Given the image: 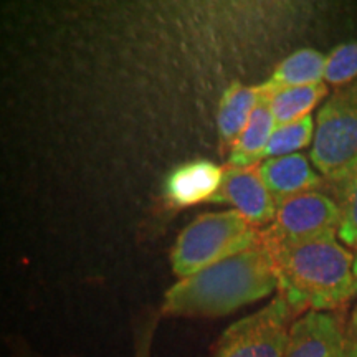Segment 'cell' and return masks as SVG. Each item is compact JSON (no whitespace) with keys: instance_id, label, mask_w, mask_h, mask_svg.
<instances>
[{"instance_id":"cell-11","label":"cell","mask_w":357,"mask_h":357,"mask_svg":"<svg viewBox=\"0 0 357 357\" xmlns=\"http://www.w3.org/2000/svg\"><path fill=\"white\" fill-rule=\"evenodd\" d=\"M258 100H260L258 86H245V84L235 82L225 89L217 113L222 151L230 153L240 134L247 128Z\"/></svg>"},{"instance_id":"cell-3","label":"cell","mask_w":357,"mask_h":357,"mask_svg":"<svg viewBox=\"0 0 357 357\" xmlns=\"http://www.w3.org/2000/svg\"><path fill=\"white\" fill-rule=\"evenodd\" d=\"M261 242V230L235 208L202 213L177 236L171 266L178 280L247 252Z\"/></svg>"},{"instance_id":"cell-6","label":"cell","mask_w":357,"mask_h":357,"mask_svg":"<svg viewBox=\"0 0 357 357\" xmlns=\"http://www.w3.org/2000/svg\"><path fill=\"white\" fill-rule=\"evenodd\" d=\"M341 220L336 199L318 190L305 192L278 204L275 220L261 229V238L268 248L336 238Z\"/></svg>"},{"instance_id":"cell-13","label":"cell","mask_w":357,"mask_h":357,"mask_svg":"<svg viewBox=\"0 0 357 357\" xmlns=\"http://www.w3.org/2000/svg\"><path fill=\"white\" fill-rule=\"evenodd\" d=\"M275 128L276 123L270 111L266 96H263L260 93V100H258L255 109H253L247 128L243 129V132L240 134V137L229 153L230 166L247 167L260 164Z\"/></svg>"},{"instance_id":"cell-7","label":"cell","mask_w":357,"mask_h":357,"mask_svg":"<svg viewBox=\"0 0 357 357\" xmlns=\"http://www.w3.org/2000/svg\"><path fill=\"white\" fill-rule=\"evenodd\" d=\"M284 357H357V339L337 311H310L294 321Z\"/></svg>"},{"instance_id":"cell-10","label":"cell","mask_w":357,"mask_h":357,"mask_svg":"<svg viewBox=\"0 0 357 357\" xmlns=\"http://www.w3.org/2000/svg\"><path fill=\"white\" fill-rule=\"evenodd\" d=\"M260 174L276 202L293 195L312 192L323 184V177L312 169L305 154L296 153L260 162Z\"/></svg>"},{"instance_id":"cell-18","label":"cell","mask_w":357,"mask_h":357,"mask_svg":"<svg viewBox=\"0 0 357 357\" xmlns=\"http://www.w3.org/2000/svg\"><path fill=\"white\" fill-rule=\"evenodd\" d=\"M158 318L153 316L144 324L136 329V357H151V346H153V336Z\"/></svg>"},{"instance_id":"cell-2","label":"cell","mask_w":357,"mask_h":357,"mask_svg":"<svg viewBox=\"0 0 357 357\" xmlns=\"http://www.w3.org/2000/svg\"><path fill=\"white\" fill-rule=\"evenodd\" d=\"M278 276V293L303 316L337 311L354 294V255L336 238L270 248Z\"/></svg>"},{"instance_id":"cell-15","label":"cell","mask_w":357,"mask_h":357,"mask_svg":"<svg viewBox=\"0 0 357 357\" xmlns=\"http://www.w3.org/2000/svg\"><path fill=\"white\" fill-rule=\"evenodd\" d=\"M314 128L316 123L312 121L311 116L301 119V121L284 124V126H276L266 144L263 160L296 154L298 151L305 149L312 137H314Z\"/></svg>"},{"instance_id":"cell-16","label":"cell","mask_w":357,"mask_h":357,"mask_svg":"<svg viewBox=\"0 0 357 357\" xmlns=\"http://www.w3.org/2000/svg\"><path fill=\"white\" fill-rule=\"evenodd\" d=\"M336 202L341 208L342 217L339 238L347 247L357 250V169L344 182L336 185Z\"/></svg>"},{"instance_id":"cell-14","label":"cell","mask_w":357,"mask_h":357,"mask_svg":"<svg viewBox=\"0 0 357 357\" xmlns=\"http://www.w3.org/2000/svg\"><path fill=\"white\" fill-rule=\"evenodd\" d=\"M328 86L326 83L310 84V86L288 88L271 93L266 96L270 111L273 114L276 126L291 124L311 116L310 113L318 106L323 98L328 96Z\"/></svg>"},{"instance_id":"cell-20","label":"cell","mask_w":357,"mask_h":357,"mask_svg":"<svg viewBox=\"0 0 357 357\" xmlns=\"http://www.w3.org/2000/svg\"><path fill=\"white\" fill-rule=\"evenodd\" d=\"M352 273H354V294L357 296V252L354 253V265H352Z\"/></svg>"},{"instance_id":"cell-9","label":"cell","mask_w":357,"mask_h":357,"mask_svg":"<svg viewBox=\"0 0 357 357\" xmlns=\"http://www.w3.org/2000/svg\"><path fill=\"white\" fill-rule=\"evenodd\" d=\"M223 167L211 160H194L178 166L166 181V199L174 207L185 208L192 205L212 202L220 189Z\"/></svg>"},{"instance_id":"cell-17","label":"cell","mask_w":357,"mask_h":357,"mask_svg":"<svg viewBox=\"0 0 357 357\" xmlns=\"http://www.w3.org/2000/svg\"><path fill=\"white\" fill-rule=\"evenodd\" d=\"M357 78V42L339 45L326 56L324 79L328 84L341 88Z\"/></svg>"},{"instance_id":"cell-1","label":"cell","mask_w":357,"mask_h":357,"mask_svg":"<svg viewBox=\"0 0 357 357\" xmlns=\"http://www.w3.org/2000/svg\"><path fill=\"white\" fill-rule=\"evenodd\" d=\"M273 293H278V276L261 238L247 252L178 280L164 294L160 312L172 318H222Z\"/></svg>"},{"instance_id":"cell-5","label":"cell","mask_w":357,"mask_h":357,"mask_svg":"<svg viewBox=\"0 0 357 357\" xmlns=\"http://www.w3.org/2000/svg\"><path fill=\"white\" fill-rule=\"evenodd\" d=\"M300 312L281 293L253 314L222 333L211 357H284L289 333Z\"/></svg>"},{"instance_id":"cell-4","label":"cell","mask_w":357,"mask_h":357,"mask_svg":"<svg viewBox=\"0 0 357 357\" xmlns=\"http://www.w3.org/2000/svg\"><path fill=\"white\" fill-rule=\"evenodd\" d=\"M311 162L334 185L357 169V79L337 88L318 111Z\"/></svg>"},{"instance_id":"cell-19","label":"cell","mask_w":357,"mask_h":357,"mask_svg":"<svg viewBox=\"0 0 357 357\" xmlns=\"http://www.w3.org/2000/svg\"><path fill=\"white\" fill-rule=\"evenodd\" d=\"M347 326H349V331L352 336L357 339V305L354 306V310L351 312V318L347 321Z\"/></svg>"},{"instance_id":"cell-12","label":"cell","mask_w":357,"mask_h":357,"mask_svg":"<svg viewBox=\"0 0 357 357\" xmlns=\"http://www.w3.org/2000/svg\"><path fill=\"white\" fill-rule=\"evenodd\" d=\"M326 71V56L314 48H301L284 58L276 66L273 75L265 83L258 84L263 95L280 91V89L310 86L323 83Z\"/></svg>"},{"instance_id":"cell-8","label":"cell","mask_w":357,"mask_h":357,"mask_svg":"<svg viewBox=\"0 0 357 357\" xmlns=\"http://www.w3.org/2000/svg\"><path fill=\"white\" fill-rule=\"evenodd\" d=\"M211 204H229L255 229H266L275 220L278 202L273 197L257 166L223 167L222 185Z\"/></svg>"}]
</instances>
